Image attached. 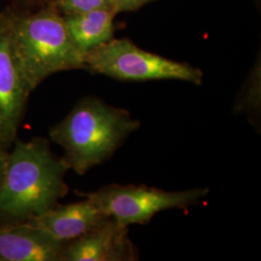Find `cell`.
<instances>
[{"mask_svg": "<svg viewBox=\"0 0 261 261\" xmlns=\"http://www.w3.org/2000/svg\"><path fill=\"white\" fill-rule=\"evenodd\" d=\"M0 183V222L24 223L45 213L67 195L70 170L45 138L16 140Z\"/></svg>", "mask_w": 261, "mask_h": 261, "instance_id": "1", "label": "cell"}, {"mask_svg": "<svg viewBox=\"0 0 261 261\" xmlns=\"http://www.w3.org/2000/svg\"><path fill=\"white\" fill-rule=\"evenodd\" d=\"M140 127V122L127 110L85 97L50 128L49 138L64 150L69 168L84 175L112 158Z\"/></svg>", "mask_w": 261, "mask_h": 261, "instance_id": "2", "label": "cell"}, {"mask_svg": "<svg viewBox=\"0 0 261 261\" xmlns=\"http://www.w3.org/2000/svg\"><path fill=\"white\" fill-rule=\"evenodd\" d=\"M3 24L32 91L49 75L85 68L84 54L75 46L64 18L55 11L16 17Z\"/></svg>", "mask_w": 261, "mask_h": 261, "instance_id": "3", "label": "cell"}, {"mask_svg": "<svg viewBox=\"0 0 261 261\" xmlns=\"http://www.w3.org/2000/svg\"><path fill=\"white\" fill-rule=\"evenodd\" d=\"M85 68L125 82L176 80L200 85L203 73L196 67L146 51L128 39H112L84 56Z\"/></svg>", "mask_w": 261, "mask_h": 261, "instance_id": "4", "label": "cell"}, {"mask_svg": "<svg viewBox=\"0 0 261 261\" xmlns=\"http://www.w3.org/2000/svg\"><path fill=\"white\" fill-rule=\"evenodd\" d=\"M210 193L208 188L168 192L157 188L112 184L84 196L116 223L146 224L153 217L169 209H186L196 205Z\"/></svg>", "mask_w": 261, "mask_h": 261, "instance_id": "5", "label": "cell"}, {"mask_svg": "<svg viewBox=\"0 0 261 261\" xmlns=\"http://www.w3.org/2000/svg\"><path fill=\"white\" fill-rule=\"evenodd\" d=\"M29 88L19 68L9 33L0 25V145L9 150L17 140L27 110Z\"/></svg>", "mask_w": 261, "mask_h": 261, "instance_id": "6", "label": "cell"}, {"mask_svg": "<svg viewBox=\"0 0 261 261\" xmlns=\"http://www.w3.org/2000/svg\"><path fill=\"white\" fill-rule=\"evenodd\" d=\"M138 252L129 229L110 218L105 224L66 243L61 261H134Z\"/></svg>", "mask_w": 261, "mask_h": 261, "instance_id": "7", "label": "cell"}, {"mask_svg": "<svg viewBox=\"0 0 261 261\" xmlns=\"http://www.w3.org/2000/svg\"><path fill=\"white\" fill-rule=\"evenodd\" d=\"M110 218L85 197L79 202L57 204L27 223L37 227L57 242L66 244L99 227Z\"/></svg>", "mask_w": 261, "mask_h": 261, "instance_id": "8", "label": "cell"}, {"mask_svg": "<svg viewBox=\"0 0 261 261\" xmlns=\"http://www.w3.org/2000/svg\"><path fill=\"white\" fill-rule=\"evenodd\" d=\"M64 245L27 222H0V261H61Z\"/></svg>", "mask_w": 261, "mask_h": 261, "instance_id": "9", "label": "cell"}, {"mask_svg": "<svg viewBox=\"0 0 261 261\" xmlns=\"http://www.w3.org/2000/svg\"><path fill=\"white\" fill-rule=\"evenodd\" d=\"M115 15L114 10L105 8L64 17L71 37L84 56L112 40Z\"/></svg>", "mask_w": 261, "mask_h": 261, "instance_id": "10", "label": "cell"}, {"mask_svg": "<svg viewBox=\"0 0 261 261\" xmlns=\"http://www.w3.org/2000/svg\"><path fill=\"white\" fill-rule=\"evenodd\" d=\"M56 5L66 16L83 14L93 10L112 8L111 0H56Z\"/></svg>", "mask_w": 261, "mask_h": 261, "instance_id": "11", "label": "cell"}, {"mask_svg": "<svg viewBox=\"0 0 261 261\" xmlns=\"http://www.w3.org/2000/svg\"><path fill=\"white\" fill-rule=\"evenodd\" d=\"M150 1L152 0H114L112 9L115 11L116 14L120 12H128L138 9Z\"/></svg>", "mask_w": 261, "mask_h": 261, "instance_id": "12", "label": "cell"}, {"mask_svg": "<svg viewBox=\"0 0 261 261\" xmlns=\"http://www.w3.org/2000/svg\"><path fill=\"white\" fill-rule=\"evenodd\" d=\"M8 158H9V150L3 148L0 145V183L3 179L4 173H5V169L7 167V163H8Z\"/></svg>", "mask_w": 261, "mask_h": 261, "instance_id": "13", "label": "cell"}, {"mask_svg": "<svg viewBox=\"0 0 261 261\" xmlns=\"http://www.w3.org/2000/svg\"><path fill=\"white\" fill-rule=\"evenodd\" d=\"M22 2H25V3H36L38 1H40V0H21Z\"/></svg>", "mask_w": 261, "mask_h": 261, "instance_id": "14", "label": "cell"}, {"mask_svg": "<svg viewBox=\"0 0 261 261\" xmlns=\"http://www.w3.org/2000/svg\"><path fill=\"white\" fill-rule=\"evenodd\" d=\"M112 1V4H113V2H114V0H111Z\"/></svg>", "mask_w": 261, "mask_h": 261, "instance_id": "15", "label": "cell"}]
</instances>
